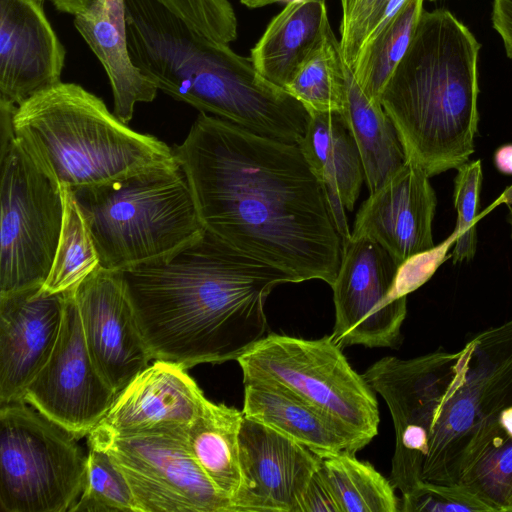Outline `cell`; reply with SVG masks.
<instances>
[{
	"label": "cell",
	"mask_w": 512,
	"mask_h": 512,
	"mask_svg": "<svg viewBox=\"0 0 512 512\" xmlns=\"http://www.w3.org/2000/svg\"><path fill=\"white\" fill-rule=\"evenodd\" d=\"M172 149L207 231L298 282L331 286L342 240L298 143L200 112Z\"/></svg>",
	"instance_id": "6da1fadb"
},
{
	"label": "cell",
	"mask_w": 512,
	"mask_h": 512,
	"mask_svg": "<svg viewBox=\"0 0 512 512\" xmlns=\"http://www.w3.org/2000/svg\"><path fill=\"white\" fill-rule=\"evenodd\" d=\"M119 273L152 360L185 369L237 360L268 334L264 303L272 290L298 283L206 229Z\"/></svg>",
	"instance_id": "7a4b0ae2"
},
{
	"label": "cell",
	"mask_w": 512,
	"mask_h": 512,
	"mask_svg": "<svg viewBox=\"0 0 512 512\" xmlns=\"http://www.w3.org/2000/svg\"><path fill=\"white\" fill-rule=\"evenodd\" d=\"M479 50L451 12L423 11L382 92L408 161L429 177L458 169L474 152Z\"/></svg>",
	"instance_id": "3957f363"
},
{
	"label": "cell",
	"mask_w": 512,
	"mask_h": 512,
	"mask_svg": "<svg viewBox=\"0 0 512 512\" xmlns=\"http://www.w3.org/2000/svg\"><path fill=\"white\" fill-rule=\"evenodd\" d=\"M13 129L37 165L66 190L177 162L172 147L131 129L76 83L60 81L18 106Z\"/></svg>",
	"instance_id": "277c9868"
},
{
	"label": "cell",
	"mask_w": 512,
	"mask_h": 512,
	"mask_svg": "<svg viewBox=\"0 0 512 512\" xmlns=\"http://www.w3.org/2000/svg\"><path fill=\"white\" fill-rule=\"evenodd\" d=\"M69 191L107 270L120 272L163 258L205 229L177 162Z\"/></svg>",
	"instance_id": "5b68a950"
},
{
	"label": "cell",
	"mask_w": 512,
	"mask_h": 512,
	"mask_svg": "<svg viewBox=\"0 0 512 512\" xmlns=\"http://www.w3.org/2000/svg\"><path fill=\"white\" fill-rule=\"evenodd\" d=\"M243 381L276 383L313 407L363 449L378 433L376 392L331 335L303 339L268 333L236 360Z\"/></svg>",
	"instance_id": "8992f818"
},
{
	"label": "cell",
	"mask_w": 512,
	"mask_h": 512,
	"mask_svg": "<svg viewBox=\"0 0 512 512\" xmlns=\"http://www.w3.org/2000/svg\"><path fill=\"white\" fill-rule=\"evenodd\" d=\"M77 440L24 400L1 404V511L71 512L87 472Z\"/></svg>",
	"instance_id": "52a82bcc"
},
{
	"label": "cell",
	"mask_w": 512,
	"mask_h": 512,
	"mask_svg": "<svg viewBox=\"0 0 512 512\" xmlns=\"http://www.w3.org/2000/svg\"><path fill=\"white\" fill-rule=\"evenodd\" d=\"M0 295L43 286L64 217V190L15 138L0 152Z\"/></svg>",
	"instance_id": "ba28073f"
},
{
	"label": "cell",
	"mask_w": 512,
	"mask_h": 512,
	"mask_svg": "<svg viewBox=\"0 0 512 512\" xmlns=\"http://www.w3.org/2000/svg\"><path fill=\"white\" fill-rule=\"evenodd\" d=\"M470 341L458 352L438 350L411 359L386 356L362 374L390 411L395 450L390 481L401 494L421 482L429 437L447 397L466 380Z\"/></svg>",
	"instance_id": "9c48e42d"
},
{
	"label": "cell",
	"mask_w": 512,
	"mask_h": 512,
	"mask_svg": "<svg viewBox=\"0 0 512 512\" xmlns=\"http://www.w3.org/2000/svg\"><path fill=\"white\" fill-rule=\"evenodd\" d=\"M188 427L127 435L93 430L88 445L104 450L127 479L139 512H234L193 457Z\"/></svg>",
	"instance_id": "30bf717a"
},
{
	"label": "cell",
	"mask_w": 512,
	"mask_h": 512,
	"mask_svg": "<svg viewBox=\"0 0 512 512\" xmlns=\"http://www.w3.org/2000/svg\"><path fill=\"white\" fill-rule=\"evenodd\" d=\"M399 264L366 237L342 241L341 263L331 284L335 324L331 334L343 349L362 345L396 348L407 315V297H396Z\"/></svg>",
	"instance_id": "8fae6325"
},
{
	"label": "cell",
	"mask_w": 512,
	"mask_h": 512,
	"mask_svg": "<svg viewBox=\"0 0 512 512\" xmlns=\"http://www.w3.org/2000/svg\"><path fill=\"white\" fill-rule=\"evenodd\" d=\"M116 396L89 355L79 312L69 291L54 350L27 386L22 400L80 439L100 424Z\"/></svg>",
	"instance_id": "7c38bea8"
},
{
	"label": "cell",
	"mask_w": 512,
	"mask_h": 512,
	"mask_svg": "<svg viewBox=\"0 0 512 512\" xmlns=\"http://www.w3.org/2000/svg\"><path fill=\"white\" fill-rule=\"evenodd\" d=\"M71 292L89 355L118 395L152 360L121 275L100 266Z\"/></svg>",
	"instance_id": "4fadbf2b"
},
{
	"label": "cell",
	"mask_w": 512,
	"mask_h": 512,
	"mask_svg": "<svg viewBox=\"0 0 512 512\" xmlns=\"http://www.w3.org/2000/svg\"><path fill=\"white\" fill-rule=\"evenodd\" d=\"M241 486L234 512H299L321 457L295 440L244 416L239 433Z\"/></svg>",
	"instance_id": "5bb4252c"
},
{
	"label": "cell",
	"mask_w": 512,
	"mask_h": 512,
	"mask_svg": "<svg viewBox=\"0 0 512 512\" xmlns=\"http://www.w3.org/2000/svg\"><path fill=\"white\" fill-rule=\"evenodd\" d=\"M429 178L408 161L362 203L351 236L377 242L399 265L434 247L437 199Z\"/></svg>",
	"instance_id": "9a60e30c"
},
{
	"label": "cell",
	"mask_w": 512,
	"mask_h": 512,
	"mask_svg": "<svg viewBox=\"0 0 512 512\" xmlns=\"http://www.w3.org/2000/svg\"><path fill=\"white\" fill-rule=\"evenodd\" d=\"M67 292L40 288L0 295V405L22 400L50 358L61 330Z\"/></svg>",
	"instance_id": "2e32d148"
},
{
	"label": "cell",
	"mask_w": 512,
	"mask_h": 512,
	"mask_svg": "<svg viewBox=\"0 0 512 512\" xmlns=\"http://www.w3.org/2000/svg\"><path fill=\"white\" fill-rule=\"evenodd\" d=\"M66 51L43 4L0 0V101L20 106L61 81Z\"/></svg>",
	"instance_id": "e0dca14e"
},
{
	"label": "cell",
	"mask_w": 512,
	"mask_h": 512,
	"mask_svg": "<svg viewBox=\"0 0 512 512\" xmlns=\"http://www.w3.org/2000/svg\"><path fill=\"white\" fill-rule=\"evenodd\" d=\"M205 400L185 368L154 360L116 396L94 430L127 435L188 427L201 412Z\"/></svg>",
	"instance_id": "ac0fdd59"
},
{
	"label": "cell",
	"mask_w": 512,
	"mask_h": 512,
	"mask_svg": "<svg viewBox=\"0 0 512 512\" xmlns=\"http://www.w3.org/2000/svg\"><path fill=\"white\" fill-rule=\"evenodd\" d=\"M309 114L306 132L298 145L321 183L343 241L351 236L345 210H353L365 180L361 156L341 113Z\"/></svg>",
	"instance_id": "d6986e66"
},
{
	"label": "cell",
	"mask_w": 512,
	"mask_h": 512,
	"mask_svg": "<svg viewBox=\"0 0 512 512\" xmlns=\"http://www.w3.org/2000/svg\"><path fill=\"white\" fill-rule=\"evenodd\" d=\"M74 25L108 76L114 115L127 124L135 105L152 102L158 88L131 59L125 0H95L74 16Z\"/></svg>",
	"instance_id": "ffe728a7"
},
{
	"label": "cell",
	"mask_w": 512,
	"mask_h": 512,
	"mask_svg": "<svg viewBox=\"0 0 512 512\" xmlns=\"http://www.w3.org/2000/svg\"><path fill=\"white\" fill-rule=\"evenodd\" d=\"M330 29L325 0L288 3L270 20L250 59L263 77L284 88Z\"/></svg>",
	"instance_id": "44dd1931"
},
{
	"label": "cell",
	"mask_w": 512,
	"mask_h": 512,
	"mask_svg": "<svg viewBox=\"0 0 512 512\" xmlns=\"http://www.w3.org/2000/svg\"><path fill=\"white\" fill-rule=\"evenodd\" d=\"M243 384L245 417L295 440L320 457L343 450L356 454L343 431L282 386L264 380H245Z\"/></svg>",
	"instance_id": "7402d4cb"
},
{
	"label": "cell",
	"mask_w": 512,
	"mask_h": 512,
	"mask_svg": "<svg viewBox=\"0 0 512 512\" xmlns=\"http://www.w3.org/2000/svg\"><path fill=\"white\" fill-rule=\"evenodd\" d=\"M456 483L492 512H512V407L478 422L461 454Z\"/></svg>",
	"instance_id": "603a6c76"
},
{
	"label": "cell",
	"mask_w": 512,
	"mask_h": 512,
	"mask_svg": "<svg viewBox=\"0 0 512 512\" xmlns=\"http://www.w3.org/2000/svg\"><path fill=\"white\" fill-rule=\"evenodd\" d=\"M344 74L346 96L341 114L357 144L365 182L372 193L408 159L398 131L381 102L366 95L346 63Z\"/></svg>",
	"instance_id": "cb8c5ba5"
},
{
	"label": "cell",
	"mask_w": 512,
	"mask_h": 512,
	"mask_svg": "<svg viewBox=\"0 0 512 512\" xmlns=\"http://www.w3.org/2000/svg\"><path fill=\"white\" fill-rule=\"evenodd\" d=\"M243 418L242 410L206 398L187 431L193 457L233 504L241 486L239 433Z\"/></svg>",
	"instance_id": "d4e9b609"
},
{
	"label": "cell",
	"mask_w": 512,
	"mask_h": 512,
	"mask_svg": "<svg viewBox=\"0 0 512 512\" xmlns=\"http://www.w3.org/2000/svg\"><path fill=\"white\" fill-rule=\"evenodd\" d=\"M470 343L466 381L481 418L512 407V319Z\"/></svg>",
	"instance_id": "484cf974"
},
{
	"label": "cell",
	"mask_w": 512,
	"mask_h": 512,
	"mask_svg": "<svg viewBox=\"0 0 512 512\" xmlns=\"http://www.w3.org/2000/svg\"><path fill=\"white\" fill-rule=\"evenodd\" d=\"M319 470L341 512H399L400 499L390 479L343 450L320 459Z\"/></svg>",
	"instance_id": "4316f807"
},
{
	"label": "cell",
	"mask_w": 512,
	"mask_h": 512,
	"mask_svg": "<svg viewBox=\"0 0 512 512\" xmlns=\"http://www.w3.org/2000/svg\"><path fill=\"white\" fill-rule=\"evenodd\" d=\"M424 0H406L381 31L361 48L351 69L368 97L381 102V95L393 71L406 53Z\"/></svg>",
	"instance_id": "83f0119b"
},
{
	"label": "cell",
	"mask_w": 512,
	"mask_h": 512,
	"mask_svg": "<svg viewBox=\"0 0 512 512\" xmlns=\"http://www.w3.org/2000/svg\"><path fill=\"white\" fill-rule=\"evenodd\" d=\"M345 62L332 28L284 89L309 113L339 112L345 103Z\"/></svg>",
	"instance_id": "f1b7e54d"
},
{
	"label": "cell",
	"mask_w": 512,
	"mask_h": 512,
	"mask_svg": "<svg viewBox=\"0 0 512 512\" xmlns=\"http://www.w3.org/2000/svg\"><path fill=\"white\" fill-rule=\"evenodd\" d=\"M64 190V217L53 264L42 289L65 293L100 267V257L87 223L69 190Z\"/></svg>",
	"instance_id": "f546056e"
},
{
	"label": "cell",
	"mask_w": 512,
	"mask_h": 512,
	"mask_svg": "<svg viewBox=\"0 0 512 512\" xmlns=\"http://www.w3.org/2000/svg\"><path fill=\"white\" fill-rule=\"evenodd\" d=\"M86 481L71 512H139L124 474L102 449L89 446Z\"/></svg>",
	"instance_id": "4dcf8cb0"
},
{
	"label": "cell",
	"mask_w": 512,
	"mask_h": 512,
	"mask_svg": "<svg viewBox=\"0 0 512 512\" xmlns=\"http://www.w3.org/2000/svg\"><path fill=\"white\" fill-rule=\"evenodd\" d=\"M454 180V206L457 212V239L451 254L454 264L471 260L476 252V221L482 183L480 160L459 167Z\"/></svg>",
	"instance_id": "1f68e13d"
},
{
	"label": "cell",
	"mask_w": 512,
	"mask_h": 512,
	"mask_svg": "<svg viewBox=\"0 0 512 512\" xmlns=\"http://www.w3.org/2000/svg\"><path fill=\"white\" fill-rule=\"evenodd\" d=\"M195 30L216 42L236 40L238 22L229 0H157Z\"/></svg>",
	"instance_id": "d6a6232c"
},
{
	"label": "cell",
	"mask_w": 512,
	"mask_h": 512,
	"mask_svg": "<svg viewBox=\"0 0 512 512\" xmlns=\"http://www.w3.org/2000/svg\"><path fill=\"white\" fill-rule=\"evenodd\" d=\"M492 512L460 484L421 481L402 495L399 512Z\"/></svg>",
	"instance_id": "836d02e7"
},
{
	"label": "cell",
	"mask_w": 512,
	"mask_h": 512,
	"mask_svg": "<svg viewBox=\"0 0 512 512\" xmlns=\"http://www.w3.org/2000/svg\"><path fill=\"white\" fill-rule=\"evenodd\" d=\"M388 0H340V50L346 65L352 69L373 25Z\"/></svg>",
	"instance_id": "e575fe53"
},
{
	"label": "cell",
	"mask_w": 512,
	"mask_h": 512,
	"mask_svg": "<svg viewBox=\"0 0 512 512\" xmlns=\"http://www.w3.org/2000/svg\"><path fill=\"white\" fill-rule=\"evenodd\" d=\"M456 239L457 234L453 231L441 244L418 253L400 264L394 286L395 296L407 297L409 293L427 282L449 257L447 253Z\"/></svg>",
	"instance_id": "d590c367"
},
{
	"label": "cell",
	"mask_w": 512,
	"mask_h": 512,
	"mask_svg": "<svg viewBox=\"0 0 512 512\" xmlns=\"http://www.w3.org/2000/svg\"><path fill=\"white\" fill-rule=\"evenodd\" d=\"M299 512H341L340 506L319 467L303 492Z\"/></svg>",
	"instance_id": "8d00e7d4"
},
{
	"label": "cell",
	"mask_w": 512,
	"mask_h": 512,
	"mask_svg": "<svg viewBox=\"0 0 512 512\" xmlns=\"http://www.w3.org/2000/svg\"><path fill=\"white\" fill-rule=\"evenodd\" d=\"M491 19L507 56L512 58V0H493Z\"/></svg>",
	"instance_id": "74e56055"
},
{
	"label": "cell",
	"mask_w": 512,
	"mask_h": 512,
	"mask_svg": "<svg viewBox=\"0 0 512 512\" xmlns=\"http://www.w3.org/2000/svg\"><path fill=\"white\" fill-rule=\"evenodd\" d=\"M95 0H51L54 7L73 16L85 11Z\"/></svg>",
	"instance_id": "f35d334b"
},
{
	"label": "cell",
	"mask_w": 512,
	"mask_h": 512,
	"mask_svg": "<svg viewBox=\"0 0 512 512\" xmlns=\"http://www.w3.org/2000/svg\"><path fill=\"white\" fill-rule=\"evenodd\" d=\"M497 169L504 174H512V144L501 146L494 156Z\"/></svg>",
	"instance_id": "ab89813d"
},
{
	"label": "cell",
	"mask_w": 512,
	"mask_h": 512,
	"mask_svg": "<svg viewBox=\"0 0 512 512\" xmlns=\"http://www.w3.org/2000/svg\"><path fill=\"white\" fill-rule=\"evenodd\" d=\"M240 2L249 8H261L279 2V0H240Z\"/></svg>",
	"instance_id": "60d3db41"
},
{
	"label": "cell",
	"mask_w": 512,
	"mask_h": 512,
	"mask_svg": "<svg viewBox=\"0 0 512 512\" xmlns=\"http://www.w3.org/2000/svg\"><path fill=\"white\" fill-rule=\"evenodd\" d=\"M501 200L507 205L512 204V186L506 189V191L502 194Z\"/></svg>",
	"instance_id": "b9f144b4"
},
{
	"label": "cell",
	"mask_w": 512,
	"mask_h": 512,
	"mask_svg": "<svg viewBox=\"0 0 512 512\" xmlns=\"http://www.w3.org/2000/svg\"><path fill=\"white\" fill-rule=\"evenodd\" d=\"M299 1H303V0H279V2H285L286 4L292 3V2H299Z\"/></svg>",
	"instance_id": "7bdbcfd3"
},
{
	"label": "cell",
	"mask_w": 512,
	"mask_h": 512,
	"mask_svg": "<svg viewBox=\"0 0 512 512\" xmlns=\"http://www.w3.org/2000/svg\"><path fill=\"white\" fill-rule=\"evenodd\" d=\"M509 222H510V225H511V237H512V208L510 209Z\"/></svg>",
	"instance_id": "ee69618b"
},
{
	"label": "cell",
	"mask_w": 512,
	"mask_h": 512,
	"mask_svg": "<svg viewBox=\"0 0 512 512\" xmlns=\"http://www.w3.org/2000/svg\"><path fill=\"white\" fill-rule=\"evenodd\" d=\"M30 1H33V2H36V3H39V4H43L44 0H30Z\"/></svg>",
	"instance_id": "f6af8a7d"
},
{
	"label": "cell",
	"mask_w": 512,
	"mask_h": 512,
	"mask_svg": "<svg viewBox=\"0 0 512 512\" xmlns=\"http://www.w3.org/2000/svg\"><path fill=\"white\" fill-rule=\"evenodd\" d=\"M431 1H434V0H431Z\"/></svg>",
	"instance_id": "bcb514c9"
}]
</instances>
